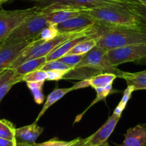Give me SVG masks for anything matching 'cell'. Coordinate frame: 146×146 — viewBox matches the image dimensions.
I'll use <instances>...</instances> for the list:
<instances>
[{"mask_svg": "<svg viewBox=\"0 0 146 146\" xmlns=\"http://www.w3.org/2000/svg\"><path fill=\"white\" fill-rule=\"evenodd\" d=\"M34 40V38L18 44L0 46V73L9 68Z\"/></svg>", "mask_w": 146, "mask_h": 146, "instance_id": "cell-8", "label": "cell"}, {"mask_svg": "<svg viewBox=\"0 0 146 146\" xmlns=\"http://www.w3.org/2000/svg\"><path fill=\"white\" fill-rule=\"evenodd\" d=\"M97 44V40L95 38H87L81 41L74 47H73L67 54H77V55H84L88 52Z\"/></svg>", "mask_w": 146, "mask_h": 146, "instance_id": "cell-21", "label": "cell"}, {"mask_svg": "<svg viewBox=\"0 0 146 146\" xmlns=\"http://www.w3.org/2000/svg\"><path fill=\"white\" fill-rule=\"evenodd\" d=\"M136 1H137V2L140 3L141 4H143V5L145 6L146 7V0H136Z\"/></svg>", "mask_w": 146, "mask_h": 146, "instance_id": "cell-36", "label": "cell"}, {"mask_svg": "<svg viewBox=\"0 0 146 146\" xmlns=\"http://www.w3.org/2000/svg\"><path fill=\"white\" fill-rule=\"evenodd\" d=\"M15 130L12 123L6 119H0V138L15 141Z\"/></svg>", "mask_w": 146, "mask_h": 146, "instance_id": "cell-22", "label": "cell"}, {"mask_svg": "<svg viewBox=\"0 0 146 146\" xmlns=\"http://www.w3.org/2000/svg\"><path fill=\"white\" fill-rule=\"evenodd\" d=\"M87 138H78L77 141L74 143H73L71 146H87L86 143H87Z\"/></svg>", "mask_w": 146, "mask_h": 146, "instance_id": "cell-34", "label": "cell"}, {"mask_svg": "<svg viewBox=\"0 0 146 146\" xmlns=\"http://www.w3.org/2000/svg\"><path fill=\"white\" fill-rule=\"evenodd\" d=\"M112 91H113V86H112V84H110V85H109V86H107L104 87V88H95V91H96V93H97V97H96L95 99L93 101V102L92 103V104H90V106H89L88 108H87V109H86L85 111H84V112H83L81 114V115H80L78 117H77V119L76 120V121H80V118H82V115H84V113H85V112L87 111V110L89 109V108H90V107H92L93 105H94V104L99 102L100 101L104 100V98H105L107 96L110 95V94H111Z\"/></svg>", "mask_w": 146, "mask_h": 146, "instance_id": "cell-25", "label": "cell"}, {"mask_svg": "<svg viewBox=\"0 0 146 146\" xmlns=\"http://www.w3.org/2000/svg\"><path fill=\"white\" fill-rule=\"evenodd\" d=\"M38 10L74 9L81 11L107 6H127L134 0H32Z\"/></svg>", "mask_w": 146, "mask_h": 146, "instance_id": "cell-5", "label": "cell"}, {"mask_svg": "<svg viewBox=\"0 0 146 146\" xmlns=\"http://www.w3.org/2000/svg\"><path fill=\"white\" fill-rule=\"evenodd\" d=\"M47 62V61L46 56L33 58V59L25 61L21 65L17 66V68H14V70L17 74L24 76L27 74L32 72V71L42 69V68Z\"/></svg>", "mask_w": 146, "mask_h": 146, "instance_id": "cell-18", "label": "cell"}, {"mask_svg": "<svg viewBox=\"0 0 146 146\" xmlns=\"http://www.w3.org/2000/svg\"><path fill=\"white\" fill-rule=\"evenodd\" d=\"M50 26L44 12L38 10L17 27L7 38L0 42V46L14 44L34 39L42 30Z\"/></svg>", "mask_w": 146, "mask_h": 146, "instance_id": "cell-4", "label": "cell"}, {"mask_svg": "<svg viewBox=\"0 0 146 146\" xmlns=\"http://www.w3.org/2000/svg\"><path fill=\"white\" fill-rule=\"evenodd\" d=\"M107 58L114 67L127 62L146 59V44H133L108 50Z\"/></svg>", "mask_w": 146, "mask_h": 146, "instance_id": "cell-7", "label": "cell"}, {"mask_svg": "<svg viewBox=\"0 0 146 146\" xmlns=\"http://www.w3.org/2000/svg\"><path fill=\"white\" fill-rule=\"evenodd\" d=\"M82 56L83 55H77V54H66V55L63 56L62 57L57 60L62 61L64 64H67V65L73 68V67L75 66L76 65L79 64V62L81 61Z\"/></svg>", "mask_w": 146, "mask_h": 146, "instance_id": "cell-31", "label": "cell"}, {"mask_svg": "<svg viewBox=\"0 0 146 146\" xmlns=\"http://www.w3.org/2000/svg\"><path fill=\"white\" fill-rule=\"evenodd\" d=\"M44 81H39V82H27V86L32 94L34 100L36 104H42L44 101V95H43L42 89L44 86Z\"/></svg>", "mask_w": 146, "mask_h": 146, "instance_id": "cell-24", "label": "cell"}, {"mask_svg": "<svg viewBox=\"0 0 146 146\" xmlns=\"http://www.w3.org/2000/svg\"><path fill=\"white\" fill-rule=\"evenodd\" d=\"M97 21L93 19L89 14L82 11L81 14L72 18L64 22L56 24L59 34L74 33L84 31L92 28Z\"/></svg>", "mask_w": 146, "mask_h": 146, "instance_id": "cell-9", "label": "cell"}, {"mask_svg": "<svg viewBox=\"0 0 146 146\" xmlns=\"http://www.w3.org/2000/svg\"><path fill=\"white\" fill-rule=\"evenodd\" d=\"M127 7L139 19L142 27L146 29V7L134 0L127 4Z\"/></svg>", "mask_w": 146, "mask_h": 146, "instance_id": "cell-23", "label": "cell"}, {"mask_svg": "<svg viewBox=\"0 0 146 146\" xmlns=\"http://www.w3.org/2000/svg\"><path fill=\"white\" fill-rule=\"evenodd\" d=\"M24 76L17 74L14 69L7 68L1 73L0 77V104L11 87L22 81Z\"/></svg>", "mask_w": 146, "mask_h": 146, "instance_id": "cell-15", "label": "cell"}, {"mask_svg": "<svg viewBox=\"0 0 146 146\" xmlns=\"http://www.w3.org/2000/svg\"><path fill=\"white\" fill-rule=\"evenodd\" d=\"M11 1V0H0V6H1V4H4V3L7 2V1Z\"/></svg>", "mask_w": 146, "mask_h": 146, "instance_id": "cell-37", "label": "cell"}, {"mask_svg": "<svg viewBox=\"0 0 146 146\" xmlns=\"http://www.w3.org/2000/svg\"><path fill=\"white\" fill-rule=\"evenodd\" d=\"M43 131L44 128L39 126L36 122L26 126L16 128V143H24L33 145L35 143L39 136L42 133Z\"/></svg>", "mask_w": 146, "mask_h": 146, "instance_id": "cell-12", "label": "cell"}, {"mask_svg": "<svg viewBox=\"0 0 146 146\" xmlns=\"http://www.w3.org/2000/svg\"><path fill=\"white\" fill-rule=\"evenodd\" d=\"M15 144L16 141L0 138V146H14Z\"/></svg>", "mask_w": 146, "mask_h": 146, "instance_id": "cell-33", "label": "cell"}, {"mask_svg": "<svg viewBox=\"0 0 146 146\" xmlns=\"http://www.w3.org/2000/svg\"><path fill=\"white\" fill-rule=\"evenodd\" d=\"M90 38V37L88 36H82L77 37V38H72V39L65 41V42L63 43L62 44H61L58 47L54 48L53 51H52L50 54H48L46 56L47 61H50L61 58L63 56L66 55L77 44Z\"/></svg>", "mask_w": 146, "mask_h": 146, "instance_id": "cell-16", "label": "cell"}, {"mask_svg": "<svg viewBox=\"0 0 146 146\" xmlns=\"http://www.w3.org/2000/svg\"><path fill=\"white\" fill-rule=\"evenodd\" d=\"M116 146H146V124H139L127 130L125 139Z\"/></svg>", "mask_w": 146, "mask_h": 146, "instance_id": "cell-13", "label": "cell"}, {"mask_svg": "<svg viewBox=\"0 0 146 146\" xmlns=\"http://www.w3.org/2000/svg\"><path fill=\"white\" fill-rule=\"evenodd\" d=\"M117 78V76L113 74L103 73L94 76L92 78L88 79V81L90 86L95 89L97 88H104L110 84H113V81Z\"/></svg>", "mask_w": 146, "mask_h": 146, "instance_id": "cell-20", "label": "cell"}, {"mask_svg": "<svg viewBox=\"0 0 146 146\" xmlns=\"http://www.w3.org/2000/svg\"><path fill=\"white\" fill-rule=\"evenodd\" d=\"M72 68V67L64 64L62 61L58 60H53V61H47L42 69L44 71H50V70H56V71H69Z\"/></svg>", "mask_w": 146, "mask_h": 146, "instance_id": "cell-28", "label": "cell"}, {"mask_svg": "<svg viewBox=\"0 0 146 146\" xmlns=\"http://www.w3.org/2000/svg\"><path fill=\"white\" fill-rule=\"evenodd\" d=\"M121 115H117L113 113V115L109 117L102 126L97 130L94 134L87 137L86 144L87 146H99L107 141L109 137L111 135L118 123Z\"/></svg>", "mask_w": 146, "mask_h": 146, "instance_id": "cell-10", "label": "cell"}, {"mask_svg": "<svg viewBox=\"0 0 146 146\" xmlns=\"http://www.w3.org/2000/svg\"><path fill=\"white\" fill-rule=\"evenodd\" d=\"M14 146H33V145H30V144L24 143H16Z\"/></svg>", "mask_w": 146, "mask_h": 146, "instance_id": "cell-35", "label": "cell"}, {"mask_svg": "<svg viewBox=\"0 0 146 146\" xmlns=\"http://www.w3.org/2000/svg\"><path fill=\"white\" fill-rule=\"evenodd\" d=\"M44 12L46 19L50 25H56L64 22L72 18L77 17L82 11L74 9H57L51 10H42Z\"/></svg>", "mask_w": 146, "mask_h": 146, "instance_id": "cell-14", "label": "cell"}, {"mask_svg": "<svg viewBox=\"0 0 146 146\" xmlns=\"http://www.w3.org/2000/svg\"><path fill=\"white\" fill-rule=\"evenodd\" d=\"M74 90V87L72 86L70 88H57V89L54 90L52 93H50L48 95L47 98V101L44 103V105L43 106L42 109L41 110L40 113H39V115H37V118H36L35 122L37 123V121L40 119L42 116L44 114V113L47 111V110L50 107H51L54 104H55L57 101H58L59 100L61 99L67 93L70 92V91Z\"/></svg>", "mask_w": 146, "mask_h": 146, "instance_id": "cell-19", "label": "cell"}, {"mask_svg": "<svg viewBox=\"0 0 146 146\" xmlns=\"http://www.w3.org/2000/svg\"><path fill=\"white\" fill-rule=\"evenodd\" d=\"M1 73H0V77H1Z\"/></svg>", "mask_w": 146, "mask_h": 146, "instance_id": "cell-39", "label": "cell"}, {"mask_svg": "<svg viewBox=\"0 0 146 146\" xmlns=\"http://www.w3.org/2000/svg\"><path fill=\"white\" fill-rule=\"evenodd\" d=\"M135 91L134 87L132 86H127V87L126 88V89L125 90L124 93H123V96L122 98L121 101L119 103L118 105L117 106V107L115 108V109L114 110V113L117 114V115H122L123 111L125 108L126 106H127V102L130 100V98H131L132 94Z\"/></svg>", "mask_w": 146, "mask_h": 146, "instance_id": "cell-26", "label": "cell"}, {"mask_svg": "<svg viewBox=\"0 0 146 146\" xmlns=\"http://www.w3.org/2000/svg\"><path fill=\"white\" fill-rule=\"evenodd\" d=\"M90 29L84 30V31H79V32L59 34L54 38L46 41L44 40L39 39L37 37H35L32 44L26 48L25 51L15 60V61L11 64V66L9 68L14 69L28 60L46 56L54 48L68 40H71L72 38L82 36H88Z\"/></svg>", "mask_w": 146, "mask_h": 146, "instance_id": "cell-3", "label": "cell"}, {"mask_svg": "<svg viewBox=\"0 0 146 146\" xmlns=\"http://www.w3.org/2000/svg\"><path fill=\"white\" fill-rule=\"evenodd\" d=\"M82 11L97 23L104 25L113 27L144 28L137 16L127 6H107Z\"/></svg>", "mask_w": 146, "mask_h": 146, "instance_id": "cell-2", "label": "cell"}, {"mask_svg": "<svg viewBox=\"0 0 146 146\" xmlns=\"http://www.w3.org/2000/svg\"><path fill=\"white\" fill-rule=\"evenodd\" d=\"M88 36L97 40L96 46L107 51L133 44H146L145 28L113 27L97 22Z\"/></svg>", "mask_w": 146, "mask_h": 146, "instance_id": "cell-1", "label": "cell"}, {"mask_svg": "<svg viewBox=\"0 0 146 146\" xmlns=\"http://www.w3.org/2000/svg\"><path fill=\"white\" fill-rule=\"evenodd\" d=\"M59 34L58 30L56 28L55 25H50L45 27L41 31V32L37 35V38L39 39L44 40V41H48V40L54 38Z\"/></svg>", "mask_w": 146, "mask_h": 146, "instance_id": "cell-29", "label": "cell"}, {"mask_svg": "<svg viewBox=\"0 0 146 146\" xmlns=\"http://www.w3.org/2000/svg\"><path fill=\"white\" fill-rule=\"evenodd\" d=\"M47 80V71L42 69L37 70L31 73L27 74L23 76L22 81L27 82H39V81H45Z\"/></svg>", "mask_w": 146, "mask_h": 146, "instance_id": "cell-27", "label": "cell"}, {"mask_svg": "<svg viewBox=\"0 0 146 146\" xmlns=\"http://www.w3.org/2000/svg\"><path fill=\"white\" fill-rule=\"evenodd\" d=\"M103 73L112 74L110 70L105 68L94 66H80L73 67L70 71H67L63 76V79H74L82 81V80L90 79L94 76Z\"/></svg>", "mask_w": 146, "mask_h": 146, "instance_id": "cell-11", "label": "cell"}, {"mask_svg": "<svg viewBox=\"0 0 146 146\" xmlns=\"http://www.w3.org/2000/svg\"><path fill=\"white\" fill-rule=\"evenodd\" d=\"M99 146H110V144L108 143V142H107V141H106V142H104V143L101 144V145H99Z\"/></svg>", "mask_w": 146, "mask_h": 146, "instance_id": "cell-38", "label": "cell"}, {"mask_svg": "<svg viewBox=\"0 0 146 146\" xmlns=\"http://www.w3.org/2000/svg\"><path fill=\"white\" fill-rule=\"evenodd\" d=\"M77 139H78V138H75L72 141H60L57 138H54L44 143H35L34 144H33V146H71L77 141Z\"/></svg>", "mask_w": 146, "mask_h": 146, "instance_id": "cell-30", "label": "cell"}, {"mask_svg": "<svg viewBox=\"0 0 146 146\" xmlns=\"http://www.w3.org/2000/svg\"><path fill=\"white\" fill-rule=\"evenodd\" d=\"M121 78H123L127 86L134 87L135 91L146 89V70L137 73L123 71Z\"/></svg>", "mask_w": 146, "mask_h": 146, "instance_id": "cell-17", "label": "cell"}, {"mask_svg": "<svg viewBox=\"0 0 146 146\" xmlns=\"http://www.w3.org/2000/svg\"><path fill=\"white\" fill-rule=\"evenodd\" d=\"M67 71H56V70H50L47 71V81H60L63 79V76Z\"/></svg>", "mask_w": 146, "mask_h": 146, "instance_id": "cell-32", "label": "cell"}, {"mask_svg": "<svg viewBox=\"0 0 146 146\" xmlns=\"http://www.w3.org/2000/svg\"><path fill=\"white\" fill-rule=\"evenodd\" d=\"M37 11L34 6L25 9L0 10V42Z\"/></svg>", "mask_w": 146, "mask_h": 146, "instance_id": "cell-6", "label": "cell"}]
</instances>
